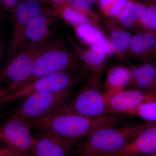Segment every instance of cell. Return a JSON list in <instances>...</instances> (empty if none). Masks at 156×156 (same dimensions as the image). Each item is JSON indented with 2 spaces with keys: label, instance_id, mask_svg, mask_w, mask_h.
I'll return each instance as SVG.
<instances>
[{
  "label": "cell",
  "instance_id": "8d00e7d4",
  "mask_svg": "<svg viewBox=\"0 0 156 156\" xmlns=\"http://www.w3.org/2000/svg\"><path fill=\"white\" fill-rule=\"evenodd\" d=\"M2 109L0 108V119H1V117H2Z\"/></svg>",
  "mask_w": 156,
  "mask_h": 156
},
{
  "label": "cell",
  "instance_id": "f35d334b",
  "mask_svg": "<svg viewBox=\"0 0 156 156\" xmlns=\"http://www.w3.org/2000/svg\"><path fill=\"white\" fill-rule=\"evenodd\" d=\"M1 13H2V12H0V14H1Z\"/></svg>",
  "mask_w": 156,
  "mask_h": 156
},
{
  "label": "cell",
  "instance_id": "836d02e7",
  "mask_svg": "<svg viewBox=\"0 0 156 156\" xmlns=\"http://www.w3.org/2000/svg\"><path fill=\"white\" fill-rule=\"evenodd\" d=\"M146 4H155L156 5V0H144Z\"/></svg>",
  "mask_w": 156,
  "mask_h": 156
},
{
  "label": "cell",
  "instance_id": "e575fe53",
  "mask_svg": "<svg viewBox=\"0 0 156 156\" xmlns=\"http://www.w3.org/2000/svg\"><path fill=\"white\" fill-rule=\"evenodd\" d=\"M152 57L155 58L156 59V42L155 44L154 45V47L153 52L152 55Z\"/></svg>",
  "mask_w": 156,
  "mask_h": 156
},
{
  "label": "cell",
  "instance_id": "74e56055",
  "mask_svg": "<svg viewBox=\"0 0 156 156\" xmlns=\"http://www.w3.org/2000/svg\"><path fill=\"white\" fill-rule=\"evenodd\" d=\"M150 156H156V154H154L152 155H151Z\"/></svg>",
  "mask_w": 156,
  "mask_h": 156
},
{
  "label": "cell",
  "instance_id": "603a6c76",
  "mask_svg": "<svg viewBox=\"0 0 156 156\" xmlns=\"http://www.w3.org/2000/svg\"><path fill=\"white\" fill-rule=\"evenodd\" d=\"M65 2L76 11L87 12L95 6L97 0H64Z\"/></svg>",
  "mask_w": 156,
  "mask_h": 156
},
{
  "label": "cell",
  "instance_id": "484cf974",
  "mask_svg": "<svg viewBox=\"0 0 156 156\" xmlns=\"http://www.w3.org/2000/svg\"><path fill=\"white\" fill-rule=\"evenodd\" d=\"M20 0H0V12L13 13L19 5Z\"/></svg>",
  "mask_w": 156,
  "mask_h": 156
},
{
  "label": "cell",
  "instance_id": "1f68e13d",
  "mask_svg": "<svg viewBox=\"0 0 156 156\" xmlns=\"http://www.w3.org/2000/svg\"><path fill=\"white\" fill-rule=\"evenodd\" d=\"M6 16H7V14L5 13H1L0 14V26L2 24V23L5 19Z\"/></svg>",
  "mask_w": 156,
  "mask_h": 156
},
{
  "label": "cell",
  "instance_id": "44dd1931",
  "mask_svg": "<svg viewBox=\"0 0 156 156\" xmlns=\"http://www.w3.org/2000/svg\"><path fill=\"white\" fill-rule=\"evenodd\" d=\"M139 9L138 3L128 1L119 15V19L125 27L130 28L138 20Z\"/></svg>",
  "mask_w": 156,
  "mask_h": 156
},
{
  "label": "cell",
  "instance_id": "7c38bea8",
  "mask_svg": "<svg viewBox=\"0 0 156 156\" xmlns=\"http://www.w3.org/2000/svg\"><path fill=\"white\" fill-rule=\"evenodd\" d=\"M34 136L31 150L34 156H67L73 143L48 131Z\"/></svg>",
  "mask_w": 156,
  "mask_h": 156
},
{
  "label": "cell",
  "instance_id": "7a4b0ae2",
  "mask_svg": "<svg viewBox=\"0 0 156 156\" xmlns=\"http://www.w3.org/2000/svg\"><path fill=\"white\" fill-rule=\"evenodd\" d=\"M153 123H124L99 128L78 144L73 153L77 156H106L122 149Z\"/></svg>",
  "mask_w": 156,
  "mask_h": 156
},
{
  "label": "cell",
  "instance_id": "f546056e",
  "mask_svg": "<svg viewBox=\"0 0 156 156\" xmlns=\"http://www.w3.org/2000/svg\"><path fill=\"white\" fill-rule=\"evenodd\" d=\"M16 90L15 87H8L0 89V106L2 99L5 96Z\"/></svg>",
  "mask_w": 156,
  "mask_h": 156
},
{
  "label": "cell",
  "instance_id": "8992f818",
  "mask_svg": "<svg viewBox=\"0 0 156 156\" xmlns=\"http://www.w3.org/2000/svg\"><path fill=\"white\" fill-rule=\"evenodd\" d=\"M83 76L81 70H79L61 72L41 77L6 95L2 99L1 105L35 93L60 92L72 89Z\"/></svg>",
  "mask_w": 156,
  "mask_h": 156
},
{
  "label": "cell",
  "instance_id": "5bb4252c",
  "mask_svg": "<svg viewBox=\"0 0 156 156\" xmlns=\"http://www.w3.org/2000/svg\"><path fill=\"white\" fill-rule=\"evenodd\" d=\"M51 10L56 17H60L74 27L83 24H92V17H94L91 11L82 12L76 11L64 1L53 5Z\"/></svg>",
  "mask_w": 156,
  "mask_h": 156
},
{
  "label": "cell",
  "instance_id": "ffe728a7",
  "mask_svg": "<svg viewBox=\"0 0 156 156\" xmlns=\"http://www.w3.org/2000/svg\"><path fill=\"white\" fill-rule=\"evenodd\" d=\"M125 115L138 117L146 122H156V100L129 110Z\"/></svg>",
  "mask_w": 156,
  "mask_h": 156
},
{
  "label": "cell",
  "instance_id": "d4e9b609",
  "mask_svg": "<svg viewBox=\"0 0 156 156\" xmlns=\"http://www.w3.org/2000/svg\"><path fill=\"white\" fill-rule=\"evenodd\" d=\"M128 2V0H115L107 10L106 14L111 17H117Z\"/></svg>",
  "mask_w": 156,
  "mask_h": 156
},
{
  "label": "cell",
  "instance_id": "52a82bcc",
  "mask_svg": "<svg viewBox=\"0 0 156 156\" xmlns=\"http://www.w3.org/2000/svg\"><path fill=\"white\" fill-rule=\"evenodd\" d=\"M47 44L22 47L16 56L0 70V84L18 89L30 75L37 58Z\"/></svg>",
  "mask_w": 156,
  "mask_h": 156
},
{
  "label": "cell",
  "instance_id": "83f0119b",
  "mask_svg": "<svg viewBox=\"0 0 156 156\" xmlns=\"http://www.w3.org/2000/svg\"><path fill=\"white\" fill-rule=\"evenodd\" d=\"M0 156H32L28 153H23L5 148H0Z\"/></svg>",
  "mask_w": 156,
  "mask_h": 156
},
{
  "label": "cell",
  "instance_id": "30bf717a",
  "mask_svg": "<svg viewBox=\"0 0 156 156\" xmlns=\"http://www.w3.org/2000/svg\"><path fill=\"white\" fill-rule=\"evenodd\" d=\"M104 93L113 114L125 115L129 110L156 100L155 91L124 89Z\"/></svg>",
  "mask_w": 156,
  "mask_h": 156
},
{
  "label": "cell",
  "instance_id": "cb8c5ba5",
  "mask_svg": "<svg viewBox=\"0 0 156 156\" xmlns=\"http://www.w3.org/2000/svg\"><path fill=\"white\" fill-rule=\"evenodd\" d=\"M139 9L138 20L140 23L147 29L149 30H155L151 22L147 13V7L145 4L138 3Z\"/></svg>",
  "mask_w": 156,
  "mask_h": 156
},
{
  "label": "cell",
  "instance_id": "d6a6232c",
  "mask_svg": "<svg viewBox=\"0 0 156 156\" xmlns=\"http://www.w3.org/2000/svg\"><path fill=\"white\" fill-rule=\"evenodd\" d=\"M63 1H64V0H45V2L48 1V2H50L53 3V5H54V4L61 2Z\"/></svg>",
  "mask_w": 156,
  "mask_h": 156
},
{
  "label": "cell",
  "instance_id": "d590c367",
  "mask_svg": "<svg viewBox=\"0 0 156 156\" xmlns=\"http://www.w3.org/2000/svg\"><path fill=\"white\" fill-rule=\"evenodd\" d=\"M150 91H156V74L155 77L154 82L153 86V87L152 88L151 90H150Z\"/></svg>",
  "mask_w": 156,
  "mask_h": 156
},
{
  "label": "cell",
  "instance_id": "8fae6325",
  "mask_svg": "<svg viewBox=\"0 0 156 156\" xmlns=\"http://www.w3.org/2000/svg\"><path fill=\"white\" fill-rule=\"evenodd\" d=\"M55 17L51 9H46L34 17L26 29L22 47L45 44L52 40L51 25Z\"/></svg>",
  "mask_w": 156,
  "mask_h": 156
},
{
  "label": "cell",
  "instance_id": "3957f363",
  "mask_svg": "<svg viewBox=\"0 0 156 156\" xmlns=\"http://www.w3.org/2000/svg\"><path fill=\"white\" fill-rule=\"evenodd\" d=\"M79 70H80L79 66L63 42L58 39L52 40L45 45L35 62L30 75L19 88L44 76Z\"/></svg>",
  "mask_w": 156,
  "mask_h": 156
},
{
  "label": "cell",
  "instance_id": "5b68a950",
  "mask_svg": "<svg viewBox=\"0 0 156 156\" xmlns=\"http://www.w3.org/2000/svg\"><path fill=\"white\" fill-rule=\"evenodd\" d=\"M71 90V89L28 95L23 98L13 114L31 121L57 113L69 101Z\"/></svg>",
  "mask_w": 156,
  "mask_h": 156
},
{
  "label": "cell",
  "instance_id": "9a60e30c",
  "mask_svg": "<svg viewBox=\"0 0 156 156\" xmlns=\"http://www.w3.org/2000/svg\"><path fill=\"white\" fill-rule=\"evenodd\" d=\"M70 41L83 62L92 69L95 74H100L105 58L108 55L105 50L96 46H91L89 50H84L76 44L73 40Z\"/></svg>",
  "mask_w": 156,
  "mask_h": 156
},
{
  "label": "cell",
  "instance_id": "9c48e42d",
  "mask_svg": "<svg viewBox=\"0 0 156 156\" xmlns=\"http://www.w3.org/2000/svg\"><path fill=\"white\" fill-rule=\"evenodd\" d=\"M28 122L12 113L0 126V144L4 146L3 148L28 153L31 150L34 138Z\"/></svg>",
  "mask_w": 156,
  "mask_h": 156
},
{
  "label": "cell",
  "instance_id": "ba28073f",
  "mask_svg": "<svg viewBox=\"0 0 156 156\" xmlns=\"http://www.w3.org/2000/svg\"><path fill=\"white\" fill-rule=\"evenodd\" d=\"M46 10L43 2L40 0H22L20 2L12 13L13 32L7 51L9 62L16 56L21 49L24 32L29 23L34 17Z\"/></svg>",
  "mask_w": 156,
  "mask_h": 156
},
{
  "label": "cell",
  "instance_id": "4fadbf2b",
  "mask_svg": "<svg viewBox=\"0 0 156 156\" xmlns=\"http://www.w3.org/2000/svg\"><path fill=\"white\" fill-rule=\"evenodd\" d=\"M156 154V122L144 128L123 148L106 156H150Z\"/></svg>",
  "mask_w": 156,
  "mask_h": 156
},
{
  "label": "cell",
  "instance_id": "277c9868",
  "mask_svg": "<svg viewBox=\"0 0 156 156\" xmlns=\"http://www.w3.org/2000/svg\"><path fill=\"white\" fill-rule=\"evenodd\" d=\"M100 74H95L58 113L89 117L113 114L100 87Z\"/></svg>",
  "mask_w": 156,
  "mask_h": 156
},
{
  "label": "cell",
  "instance_id": "6da1fadb",
  "mask_svg": "<svg viewBox=\"0 0 156 156\" xmlns=\"http://www.w3.org/2000/svg\"><path fill=\"white\" fill-rule=\"evenodd\" d=\"M30 122L39 130L49 131L73 143L86 138L99 128L124 123L119 114L89 117L67 113H57Z\"/></svg>",
  "mask_w": 156,
  "mask_h": 156
},
{
  "label": "cell",
  "instance_id": "d6986e66",
  "mask_svg": "<svg viewBox=\"0 0 156 156\" xmlns=\"http://www.w3.org/2000/svg\"><path fill=\"white\" fill-rule=\"evenodd\" d=\"M131 82L130 69L124 66L113 67L108 73L105 93L124 90Z\"/></svg>",
  "mask_w": 156,
  "mask_h": 156
},
{
  "label": "cell",
  "instance_id": "f1b7e54d",
  "mask_svg": "<svg viewBox=\"0 0 156 156\" xmlns=\"http://www.w3.org/2000/svg\"><path fill=\"white\" fill-rule=\"evenodd\" d=\"M115 0H99V5L101 10L106 13L109 7Z\"/></svg>",
  "mask_w": 156,
  "mask_h": 156
},
{
  "label": "cell",
  "instance_id": "e0dca14e",
  "mask_svg": "<svg viewBox=\"0 0 156 156\" xmlns=\"http://www.w3.org/2000/svg\"><path fill=\"white\" fill-rule=\"evenodd\" d=\"M131 82L136 89L144 91L151 90L156 74V65L144 63L131 70Z\"/></svg>",
  "mask_w": 156,
  "mask_h": 156
},
{
  "label": "cell",
  "instance_id": "7402d4cb",
  "mask_svg": "<svg viewBox=\"0 0 156 156\" xmlns=\"http://www.w3.org/2000/svg\"><path fill=\"white\" fill-rule=\"evenodd\" d=\"M131 34L126 31L115 30L110 34V42L113 50L122 53L129 47L131 40Z\"/></svg>",
  "mask_w": 156,
  "mask_h": 156
},
{
  "label": "cell",
  "instance_id": "ac0fdd59",
  "mask_svg": "<svg viewBox=\"0 0 156 156\" xmlns=\"http://www.w3.org/2000/svg\"><path fill=\"white\" fill-rule=\"evenodd\" d=\"M156 42V33L153 31L140 33L131 38L129 48L134 55L147 58L152 57Z\"/></svg>",
  "mask_w": 156,
  "mask_h": 156
},
{
  "label": "cell",
  "instance_id": "2e32d148",
  "mask_svg": "<svg viewBox=\"0 0 156 156\" xmlns=\"http://www.w3.org/2000/svg\"><path fill=\"white\" fill-rule=\"evenodd\" d=\"M77 35L83 41L92 46H99L104 49L108 55L113 53L110 42L101 31L91 23L75 27Z\"/></svg>",
  "mask_w": 156,
  "mask_h": 156
},
{
  "label": "cell",
  "instance_id": "4dcf8cb0",
  "mask_svg": "<svg viewBox=\"0 0 156 156\" xmlns=\"http://www.w3.org/2000/svg\"><path fill=\"white\" fill-rule=\"evenodd\" d=\"M4 53V45L2 40L0 39V65L2 63Z\"/></svg>",
  "mask_w": 156,
  "mask_h": 156
},
{
  "label": "cell",
  "instance_id": "4316f807",
  "mask_svg": "<svg viewBox=\"0 0 156 156\" xmlns=\"http://www.w3.org/2000/svg\"><path fill=\"white\" fill-rule=\"evenodd\" d=\"M147 11L151 22L155 30H156V5L146 4Z\"/></svg>",
  "mask_w": 156,
  "mask_h": 156
}]
</instances>
